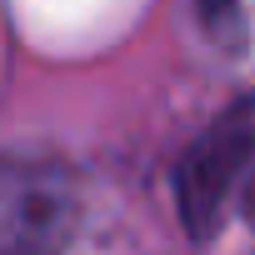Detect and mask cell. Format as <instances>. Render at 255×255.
Instances as JSON below:
<instances>
[{"label":"cell","instance_id":"cell-1","mask_svg":"<svg viewBox=\"0 0 255 255\" xmlns=\"http://www.w3.org/2000/svg\"><path fill=\"white\" fill-rule=\"evenodd\" d=\"M250 145H255V110H240L190 155V165H185V210H190V220H200L205 205L220 200L225 175L250 155Z\"/></svg>","mask_w":255,"mask_h":255}]
</instances>
